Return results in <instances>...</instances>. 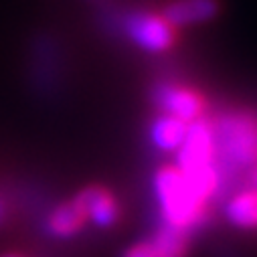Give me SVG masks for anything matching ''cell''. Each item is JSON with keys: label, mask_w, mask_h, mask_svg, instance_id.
Here are the masks:
<instances>
[{"label": "cell", "mask_w": 257, "mask_h": 257, "mask_svg": "<svg viewBox=\"0 0 257 257\" xmlns=\"http://www.w3.org/2000/svg\"><path fill=\"white\" fill-rule=\"evenodd\" d=\"M5 219V205H3V201H0V221Z\"/></svg>", "instance_id": "cell-15"}, {"label": "cell", "mask_w": 257, "mask_h": 257, "mask_svg": "<svg viewBox=\"0 0 257 257\" xmlns=\"http://www.w3.org/2000/svg\"><path fill=\"white\" fill-rule=\"evenodd\" d=\"M123 257H160L158 251L154 249L152 241H142V243H136L132 245L123 253Z\"/></svg>", "instance_id": "cell-13"}, {"label": "cell", "mask_w": 257, "mask_h": 257, "mask_svg": "<svg viewBox=\"0 0 257 257\" xmlns=\"http://www.w3.org/2000/svg\"><path fill=\"white\" fill-rule=\"evenodd\" d=\"M125 31L138 47L150 53L168 51L174 43V27L162 15L136 13L127 19Z\"/></svg>", "instance_id": "cell-4"}, {"label": "cell", "mask_w": 257, "mask_h": 257, "mask_svg": "<svg viewBox=\"0 0 257 257\" xmlns=\"http://www.w3.org/2000/svg\"><path fill=\"white\" fill-rule=\"evenodd\" d=\"M154 190L166 225L188 231L190 227L201 223L205 203L190 192L182 172L176 166H164L156 172Z\"/></svg>", "instance_id": "cell-1"}, {"label": "cell", "mask_w": 257, "mask_h": 257, "mask_svg": "<svg viewBox=\"0 0 257 257\" xmlns=\"http://www.w3.org/2000/svg\"><path fill=\"white\" fill-rule=\"evenodd\" d=\"M186 130H188V123L162 113L150 125V140L162 152H176L186 136Z\"/></svg>", "instance_id": "cell-8"}, {"label": "cell", "mask_w": 257, "mask_h": 257, "mask_svg": "<svg viewBox=\"0 0 257 257\" xmlns=\"http://www.w3.org/2000/svg\"><path fill=\"white\" fill-rule=\"evenodd\" d=\"M225 215L229 223L239 229H257V192L247 188L231 197L225 207Z\"/></svg>", "instance_id": "cell-10"}, {"label": "cell", "mask_w": 257, "mask_h": 257, "mask_svg": "<svg viewBox=\"0 0 257 257\" xmlns=\"http://www.w3.org/2000/svg\"><path fill=\"white\" fill-rule=\"evenodd\" d=\"M217 148H215V132L213 123L207 119H197L188 123L186 136L176 150V168L180 172H188L201 166L215 164Z\"/></svg>", "instance_id": "cell-3"}, {"label": "cell", "mask_w": 257, "mask_h": 257, "mask_svg": "<svg viewBox=\"0 0 257 257\" xmlns=\"http://www.w3.org/2000/svg\"><path fill=\"white\" fill-rule=\"evenodd\" d=\"M5 257H19V255H5Z\"/></svg>", "instance_id": "cell-16"}, {"label": "cell", "mask_w": 257, "mask_h": 257, "mask_svg": "<svg viewBox=\"0 0 257 257\" xmlns=\"http://www.w3.org/2000/svg\"><path fill=\"white\" fill-rule=\"evenodd\" d=\"M154 249L158 251L160 257H184L188 243H186V231L172 227V225H162L154 239H152Z\"/></svg>", "instance_id": "cell-12"}, {"label": "cell", "mask_w": 257, "mask_h": 257, "mask_svg": "<svg viewBox=\"0 0 257 257\" xmlns=\"http://www.w3.org/2000/svg\"><path fill=\"white\" fill-rule=\"evenodd\" d=\"M217 156L231 168L257 164V119L245 113H227L215 125Z\"/></svg>", "instance_id": "cell-2"}, {"label": "cell", "mask_w": 257, "mask_h": 257, "mask_svg": "<svg viewBox=\"0 0 257 257\" xmlns=\"http://www.w3.org/2000/svg\"><path fill=\"white\" fill-rule=\"evenodd\" d=\"M249 190H255L257 192V164L251 166V172H249Z\"/></svg>", "instance_id": "cell-14"}, {"label": "cell", "mask_w": 257, "mask_h": 257, "mask_svg": "<svg viewBox=\"0 0 257 257\" xmlns=\"http://www.w3.org/2000/svg\"><path fill=\"white\" fill-rule=\"evenodd\" d=\"M154 101L162 109V113L172 115L184 123H192L203 117L205 113V99L190 87L162 83L154 91Z\"/></svg>", "instance_id": "cell-5"}, {"label": "cell", "mask_w": 257, "mask_h": 257, "mask_svg": "<svg viewBox=\"0 0 257 257\" xmlns=\"http://www.w3.org/2000/svg\"><path fill=\"white\" fill-rule=\"evenodd\" d=\"M182 176H184L190 192L203 203H207L219 190L221 174H219L217 164H209V166H201V168H195V170L182 172Z\"/></svg>", "instance_id": "cell-11"}, {"label": "cell", "mask_w": 257, "mask_h": 257, "mask_svg": "<svg viewBox=\"0 0 257 257\" xmlns=\"http://www.w3.org/2000/svg\"><path fill=\"white\" fill-rule=\"evenodd\" d=\"M73 201L81 209L83 217L89 219L93 225H97L101 229L111 227L117 221V215H119L117 203L111 197V192L101 188V186L83 188Z\"/></svg>", "instance_id": "cell-6"}, {"label": "cell", "mask_w": 257, "mask_h": 257, "mask_svg": "<svg viewBox=\"0 0 257 257\" xmlns=\"http://www.w3.org/2000/svg\"><path fill=\"white\" fill-rule=\"evenodd\" d=\"M85 221L87 219L83 217V213L75 205V201H69V203H63L57 209H53V213L47 219V231L53 237L69 239L83 229Z\"/></svg>", "instance_id": "cell-9"}, {"label": "cell", "mask_w": 257, "mask_h": 257, "mask_svg": "<svg viewBox=\"0 0 257 257\" xmlns=\"http://www.w3.org/2000/svg\"><path fill=\"white\" fill-rule=\"evenodd\" d=\"M217 0H174L162 11V17L176 29L207 23L217 15Z\"/></svg>", "instance_id": "cell-7"}]
</instances>
